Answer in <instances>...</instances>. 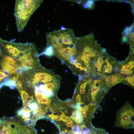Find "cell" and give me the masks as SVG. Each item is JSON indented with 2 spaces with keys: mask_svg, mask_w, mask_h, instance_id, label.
<instances>
[{
  "mask_svg": "<svg viewBox=\"0 0 134 134\" xmlns=\"http://www.w3.org/2000/svg\"><path fill=\"white\" fill-rule=\"evenodd\" d=\"M45 55L48 57H51L55 55L53 47L51 46L48 45L44 50L39 55Z\"/></svg>",
  "mask_w": 134,
  "mask_h": 134,
  "instance_id": "obj_13",
  "label": "cell"
},
{
  "mask_svg": "<svg viewBox=\"0 0 134 134\" xmlns=\"http://www.w3.org/2000/svg\"><path fill=\"white\" fill-rule=\"evenodd\" d=\"M134 110L129 102H126L118 111L115 126L125 129L134 128Z\"/></svg>",
  "mask_w": 134,
  "mask_h": 134,
  "instance_id": "obj_7",
  "label": "cell"
},
{
  "mask_svg": "<svg viewBox=\"0 0 134 134\" xmlns=\"http://www.w3.org/2000/svg\"><path fill=\"white\" fill-rule=\"evenodd\" d=\"M134 49L131 48L129 55L126 60L122 62H118L119 73L124 79L134 75Z\"/></svg>",
  "mask_w": 134,
  "mask_h": 134,
  "instance_id": "obj_8",
  "label": "cell"
},
{
  "mask_svg": "<svg viewBox=\"0 0 134 134\" xmlns=\"http://www.w3.org/2000/svg\"><path fill=\"white\" fill-rule=\"evenodd\" d=\"M118 64V62L108 54L105 49L96 59L94 65L95 75L103 79L113 74L120 73Z\"/></svg>",
  "mask_w": 134,
  "mask_h": 134,
  "instance_id": "obj_5",
  "label": "cell"
},
{
  "mask_svg": "<svg viewBox=\"0 0 134 134\" xmlns=\"http://www.w3.org/2000/svg\"><path fill=\"white\" fill-rule=\"evenodd\" d=\"M71 118L73 119L77 124H81L83 122V119L81 115L80 111L78 109H77V110L73 112Z\"/></svg>",
  "mask_w": 134,
  "mask_h": 134,
  "instance_id": "obj_11",
  "label": "cell"
},
{
  "mask_svg": "<svg viewBox=\"0 0 134 134\" xmlns=\"http://www.w3.org/2000/svg\"><path fill=\"white\" fill-rule=\"evenodd\" d=\"M70 120L67 121L66 123V126L68 127H71L72 129H73L74 125H73V123L72 120Z\"/></svg>",
  "mask_w": 134,
  "mask_h": 134,
  "instance_id": "obj_19",
  "label": "cell"
},
{
  "mask_svg": "<svg viewBox=\"0 0 134 134\" xmlns=\"http://www.w3.org/2000/svg\"><path fill=\"white\" fill-rule=\"evenodd\" d=\"M45 112L42 107H38L36 111V117H39L42 115H44Z\"/></svg>",
  "mask_w": 134,
  "mask_h": 134,
  "instance_id": "obj_17",
  "label": "cell"
},
{
  "mask_svg": "<svg viewBox=\"0 0 134 134\" xmlns=\"http://www.w3.org/2000/svg\"><path fill=\"white\" fill-rule=\"evenodd\" d=\"M109 90L102 79L93 77L88 90V98L90 104L98 107Z\"/></svg>",
  "mask_w": 134,
  "mask_h": 134,
  "instance_id": "obj_6",
  "label": "cell"
},
{
  "mask_svg": "<svg viewBox=\"0 0 134 134\" xmlns=\"http://www.w3.org/2000/svg\"><path fill=\"white\" fill-rule=\"evenodd\" d=\"M28 106L31 110L33 111V114H35L36 111L39 107L37 103L35 102H33L30 103Z\"/></svg>",
  "mask_w": 134,
  "mask_h": 134,
  "instance_id": "obj_15",
  "label": "cell"
},
{
  "mask_svg": "<svg viewBox=\"0 0 134 134\" xmlns=\"http://www.w3.org/2000/svg\"><path fill=\"white\" fill-rule=\"evenodd\" d=\"M37 100L39 103L47 105H49L51 101V99L48 98H42Z\"/></svg>",
  "mask_w": 134,
  "mask_h": 134,
  "instance_id": "obj_16",
  "label": "cell"
},
{
  "mask_svg": "<svg viewBox=\"0 0 134 134\" xmlns=\"http://www.w3.org/2000/svg\"><path fill=\"white\" fill-rule=\"evenodd\" d=\"M124 79L123 76L120 73L111 75L103 79L108 88L120 83H122Z\"/></svg>",
  "mask_w": 134,
  "mask_h": 134,
  "instance_id": "obj_10",
  "label": "cell"
},
{
  "mask_svg": "<svg viewBox=\"0 0 134 134\" xmlns=\"http://www.w3.org/2000/svg\"><path fill=\"white\" fill-rule=\"evenodd\" d=\"M46 38L48 45L53 49L59 50L75 43L78 37L75 36L72 29L62 27L60 29L48 33Z\"/></svg>",
  "mask_w": 134,
  "mask_h": 134,
  "instance_id": "obj_4",
  "label": "cell"
},
{
  "mask_svg": "<svg viewBox=\"0 0 134 134\" xmlns=\"http://www.w3.org/2000/svg\"><path fill=\"white\" fill-rule=\"evenodd\" d=\"M134 76H129L124 79L122 83L134 88Z\"/></svg>",
  "mask_w": 134,
  "mask_h": 134,
  "instance_id": "obj_14",
  "label": "cell"
},
{
  "mask_svg": "<svg viewBox=\"0 0 134 134\" xmlns=\"http://www.w3.org/2000/svg\"><path fill=\"white\" fill-rule=\"evenodd\" d=\"M68 134H75V133L74 132L71 131Z\"/></svg>",
  "mask_w": 134,
  "mask_h": 134,
  "instance_id": "obj_20",
  "label": "cell"
},
{
  "mask_svg": "<svg viewBox=\"0 0 134 134\" xmlns=\"http://www.w3.org/2000/svg\"><path fill=\"white\" fill-rule=\"evenodd\" d=\"M61 120L63 121L64 122H66L67 121L70 120L68 117L66 116L65 114L64 113L61 114Z\"/></svg>",
  "mask_w": 134,
  "mask_h": 134,
  "instance_id": "obj_18",
  "label": "cell"
},
{
  "mask_svg": "<svg viewBox=\"0 0 134 134\" xmlns=\"http://www.w3.org/2000/svg\"><path fill=\"white\" fill-rule=\"evenodd\" d=\"M0 66L3 71L9 75L19 71V67L15 60L4 53L0 59Z\"/></svg>",
  "mask_w": 134,
  "mask_h": 134,
  "instance_id": "obj_9",
  "label": "cell"
},
{
  "mask_svg": "<svg viewBox=\"0 0 134 134\" xmlns=\"http://www.w3.org/2000/svg\"><path fill=\"white\" fill-rule=\"evenodd\" d=\"M91 127L88 134H109L104 129L95 128L92 125Z\"/></svg>",
  "mask_w": 134,
  "mask_h": 134,
  "instance_id": "obj_12",
  "label": "cell"
},
{
  "mask_svg": "<svg viewBox=\"0 0 134 134\" xmlns=\"http://www.w3.org/2000/svg\"><path fill=\"white\" fill-rule=\"evenodd\" d=\"M76 54L74 57L73 67L77 64L82 67L81 71L90 72L93 69L97 58L103 51L92 34L78 37L75 44Z\"/></svg>",
  "mask_w": 134,
  "mask_h": 134,
  "instance_id": "obj_2",
  "label": "cell"
},
{
  "mask_svg": "<svg viewBox=\"0 0 134 134\" xmlns=\"http://www.w3.org/2000/svg\"><path fill=\"white\" fill-rule=\"evenodd\" d=\"M41 0H17L14 14L18 32H22L32 15L42 3Z\"/></svg>",
  "mask_w": 134,
  "mask_h": 134,
  "instance_id": "obj_3",
  "label": "cell"
},
{
  "mask_svg": "<svg viewBox=\"0 0 134 134\" xmlns=\"http://www.w3.org/2000/svg\"><path fill=\"white\" fill-rule=\"evenodd\" d=\"M0 46L4 53L15 60L19 67V71L40 66L37 49L33 43H17L0 37Z\"/></svg>",
  "mask_w": 134,
  "mask_h": 134,
  "instance_id": "obj_1",
  "label": "cell"
}]
</instances>
